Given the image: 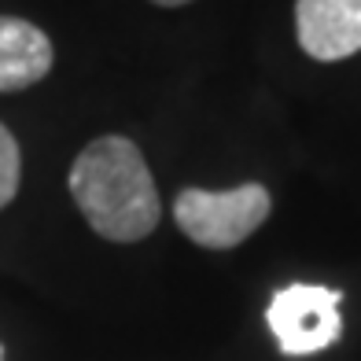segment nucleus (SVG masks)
<instances>
[{
    "instance_id": "nucleus-1",
    "label": "nucleus",
    "mask_w": 361,
    "mask_h": 361,
    "mask_svg": "<svg viewBox=\"0 0 361 361\" xmlns=\"http://www.w3.org/2000/svg\"><path fill=\"white\" fill-rule=\"evenodd\" d=\"M71 195L96 236L137 243L152 236L162 218L155 177L144 152L129 137H96L71 166Z\"/></svg>"
},
{
    "instance_id": "nucleus-2",
    "label": "nucleus",
    "mask_w": 361,
    "mask_h": 361,
    "mask_svg": "<svg viewBox=\"0 0 361 361\" xmlns=\"http://www.w3.org/2000/svg\"><path fill=\"white\" fill-rule=\"evenodd\" d=\"M273 210V195L266 185L247 180L236 188H185L173 200V221L192 243L210 251L240 247Z\"/></svg>"
},
{
    "instance_id": "nucleus-3",
    "label": "nucleus",
    "mask_w": 361,
    "mask_h": 361,
    "mask_svg": "<svg viewBox=\"0 0 361 361\" xmlns=\"http://www.w3.org/2000/svg\"><path fill=\"white\" fill-rule=\"evenodd\" d=\"M343 295L324 284H288L266 310L269 332L288 357H306L336 347L343 336Z\"/></svg>"
},
{
    "instance_id": "nucleus-4",
    "label": "nucleus",
    "mask_w": 361,
    "mask_h": 361,
    "mask_svg": "<svg viewBox=\"0 0 361 361\" xmlns=\"http://www.w3.org/2000/svg\"><path fill=\"white\" fill-rule=\"evenodd\" d=\"M295 37L317 63L361 52V0H295Z\"/></svg>"
},
{
    "instance_id": "nucleus-5",
    "label": "nucleus",
    "mask_w": 361,
    "mask_h": 361,
    "mask_svg": "<svg viewBox=\"0 0 361 361\" xmlns=\"http://www.w3.org/2000/svg\"><path fill=\"white\" fill-rule=\"evenodd\" d=\"M52 41L41 26L0 15V92H23L52 71Z\"/></svg>"
},
{
    "instance_id": "nucleus-6",
    "label": "nucleus",
    "mask_w": 361,
    "mask_h": 361,
    "mask_svg": "<svg viewBox=\"0 0 361 361\" xmlns=\"http://www.w3.org/2000/svg\"><path fill=\"white\" fill-rule=\"evenodd\" d=\"M19 180H23V152H19V140H15L11 129L0 122V210L15 200Z\"/></svg>"
},
{
    "instance_id": "nucleus-7",
    "label": "nucleus",
    "mask_w": 361,
    "mask_h": 361,
    "mask_svg": "<svg viewBox=\"0 0 361 361\" xmlns=\"http://www.w3.org/2000/svg\"><path fill=\"white\" fill-rule=\"evenodd\" d=\"M159 8H180V4H192V0H152Z\"/></svg>"
}]
</instances>
